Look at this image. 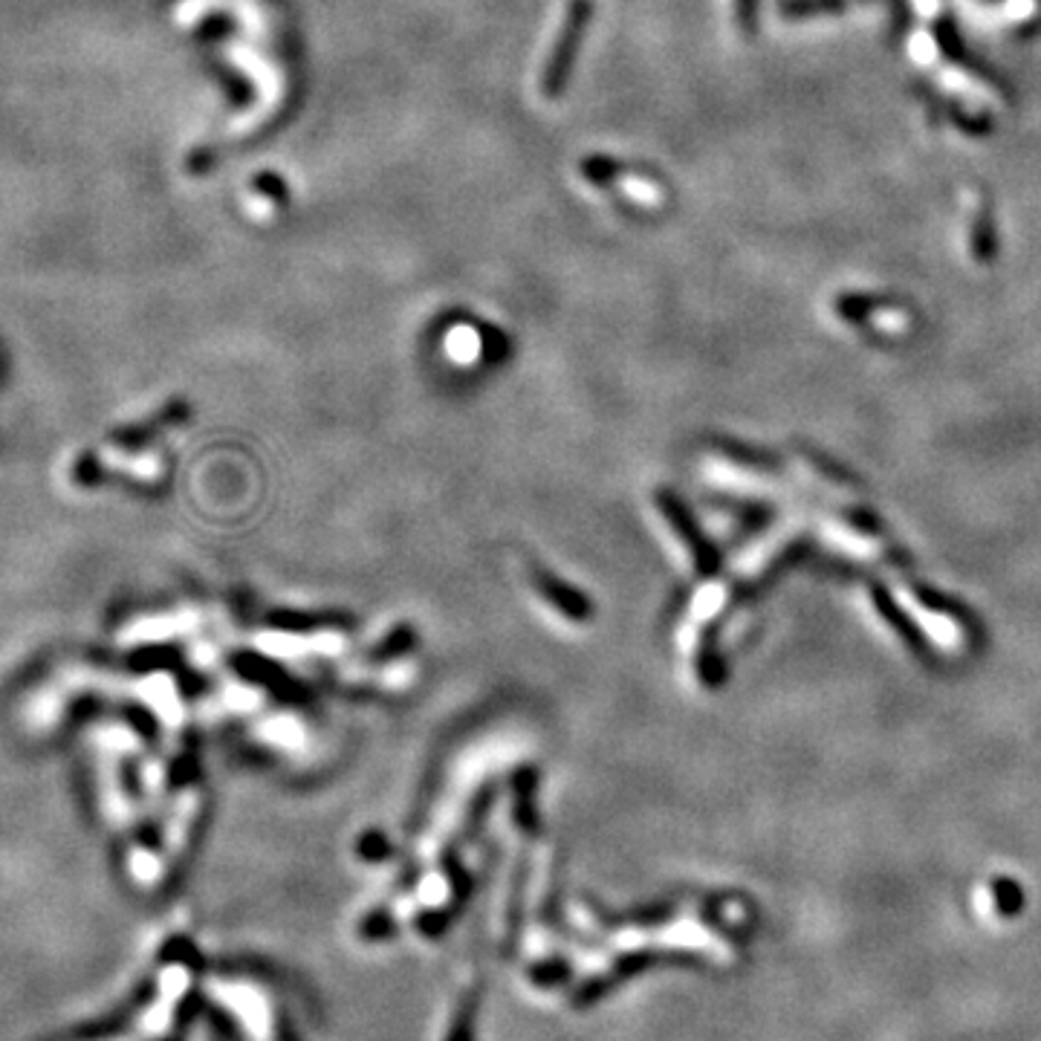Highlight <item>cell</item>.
Masks as SVG:
<instances>
[{"mask_svg": "<svg viewBox=\"0 0 1041 1041\" xmlns=\"http://www.w3.org/2000/svg\"><path fill=\"white\" fill-rule=\"evenodd\" d=\"M590 21H594V0H571V7L564 12L562 29L555 35L553 50L547 56L545 73H541V93H545V99H562Z\"/></svg>", "mask_w": 1041, "mask_h": 1041, "instance_id": "obj_1", "label": "cell"}, {"mask_svg": "<svg viewBox=\"0 0 1041 1041\" xmlns=\"http://www.w3.org/2000/svg\"><path fill=\"white\" fill-rule=\"evenodd\" d=\"M151 992H154V990H151V986H145V990L136 992V995H133V998L128 1001L122 1009H116V1013L99 1018V1021H93V1025L73 1027V1030H67V1033H61L58 1039H52V1041H105V1039H110V1036L122 1033L124 1027L131 1025L133 1013L148 1004Z\"/></svg>", "mask_w": 1041, "mask_h": 1041, "instance_id": "obj_2", "label": "cell"}, {"mask_svg": "<svg viewBox=\"0 0 1041 1041\" xmlns=\"http://www.w3.org/2000/svg\"><path fill=\"white\" fill-rule=\"evenodd\" d=\"M582 177L587 182H594V186H611L620 174H625V166H622L620 159L605 157V154H590V157L582 159V166H578Z\"/></svg>", "mask_w": 1041, "mask_h": 1041, "instance_id": "obj_3", "label": "cell"}, {"mask_svg": "<svg viewBox=\"0 0 1041 1041\" xmlns=\"http://www.w3.org/2000/svg\"><path fill=\"white\" fill-rule=\"evenodd\" d=\"M252 189H255L258 194H264V198L273 200V203H278V206H287L289 203L287 182H284V177H278V174L273 171L258 174L255 180H252Z\"/></svg>", "mask_w": 1041, "mask_h": 1041, "instance_id": "obj_4", "label": "cell"}, {"mask_svg": "<svg viewBox=\"0 0 1041 1041\" xmlns=\"http://www.w3.org/2000/svg\"><path fill=\"white\" fill-rule=\"evenodd\" d=\"M836 9H842V0H785V3H781V12L793 17L816 15V12H836Z\"/></svg>", "mask_w": 1041, "mask_h": 1041, "instance_id": "obj_5", "label": "cell"}, {"mask_svg": "<svg viewBox=\"0 0 1041 1041\" xmlns=\"http://www.w3.org/2000/svg\"><path fill=\"white\" fill-rule=\"evenodd\" d=\"M735 17L738 26H741L746 35H752L755 17H758V0H735Z\"/></svg>", "mask_w": 1041, "mask_h": 1041, "instance_id": "obj_6", "label": "cell"}, {"mask_svg": "<svg viewBox=\"0 0 1041 1041\" xmlns=\"http://www.w3.org/2000/svg\"><path fill=\"white\" fill-rule=\"evenodd\" d=\"M976 249H978V258H981V261L992 258V229H990V217H986V215H983L981 224H978Z\"/></svg>", "mask_w": 1041, "mask_h": 1041, "instance_id": "obj_7", "label": "cell"}]
</instances>
